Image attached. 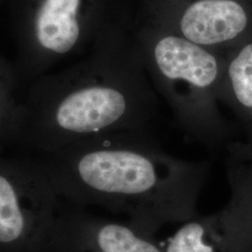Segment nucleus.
<instances>
[{
  "instance_id": "obj_1",
  "label": "nucleus",
  "mask_w": 252,
  "mask_h": 252,
  "mask_svg": "<svg viewBox=\"0 0 252 252\" xmlns=\"http://www.w3.org/2000/svg\"><path fill=\"white\" fill-rule=\"evenodd\" d=\"M61 198L128 217L146 234L197 216L207 162L166 153L150 130L93 135L50 153H31Z\"/></svg>"
},
{
  "instance_id": "obj_2",
  "label": "nucleus",
  "mask_w": 252,
  "mask_h": 252,
  "mask_svg": "<svg viewBox=\"0 0 252 252\" xmlns=\"http://www.w3.org/2000/svg\"><path fill=\"white\" fill-rule=\"evenodd\" d=\"M23 104L16 146L50 153L93 135L150 130L158 94L135 32L120 24L102 32L77 63L33 81Z\"/></svg>"
},
{
  "instance_id": "obj_3",
  "label": "nucleus",
  "mask_w": 252,
  "mask_h": 252,
  "mask_svg": "<svg viewBox=\"0 0 252 252\" xmlns=\"http://www.w3.org/2000/svg\"><path fill=\"white\" fill-rule=\"evenodd\" d=\"M135 36L153 87L180 129L209 152L227 147L233 128L220 109L226 54L195 44L152 20Z\"/></svg>"
},
{
  "instance_id": "obj_4",
  "label": "nucleus",
  "mask_w": 252,
  "mask_h": 252,
  "mask_svg": "<svg viewBox=\"0 0 252 252\" xmlns=\"http://www.w3.org/2000/svg\"><path fill=\"white\" fill-rule=\"evenodd\" d=\"M108 0H13L11 61L19 90H26L57 63L86 54L108 27L126 24L112 17Z\"/></svg>"
},
{
  "instance_id": "obj_5",
  "label": "nucleus",
  "mask_w": 252,
  "mask_h": 252,
  "mask_svg": "<svg viewBox=\"0 0 252 252\" xmlns=\"http://www.w3.org/2000/svg\"><path fill=\"white\" fill-rule=\"evenodd\" d=\"M60 195L31 153L0 159V252H48Z\"/></svg>"
},
{
  "instance_id": "obj_6",
  "label": "nucleus",
  "mask_w": 252,
  "mask_h": 252,
  "mask_svg": "<svg viewBox=\"0 0 252 252\" xmlns=\"http://www.w3.org/2000/svg\"><path fill=\"white\" fill-rule=\"evenodd\" d=\"M150 20L226 54L252 36V0H151Z\"/></svg>"
},
{
  "instance_id": "obj_7",
  "label": "nucleus",
  "mask_w": 252,
  "mask_h": 252,
  "mask_svg": "<svg viewBox=\"0 0 252 252\" xmlns=\"http://www.w3.org/2000/svg\"><path fill=\"white\" fill-rule=\"evenodd\" d=\"M48 252H163L154 235L123 222L61 206Z\"/></svg>"
},
{
  "instance_id": "obj_8",
  "label": "nucleus",
  "mask_w": 252,
  "mask_h": 252,
  "mask_svg": "<svg viewBox=\"0 0 252 252\" xmlns=\"http://www.w3.org/2000/svg\"><path fill=\"white\" fill-rule=\"evenodd\" d=\"M220 100L234 112L243 126L246 142L252 144V36L226 53Z\"/></svg>"
},
{
  "instance_id": "obj_9",
  "label": "nucleus",
  "mask_w": 252,
  "mask_h": 252,
  "mask_svg": "<svg viewBox=\"0 0 252 252\" xmlns=\"http://www.w3.org/2000/svg\"><path fill=\"white\" fill-rule=\"evenodd\" d=\"M0 78V137L3 149L9 145H17L24 104L12 62L4 56H1Z\"/></svg>"
}]
</instances>
